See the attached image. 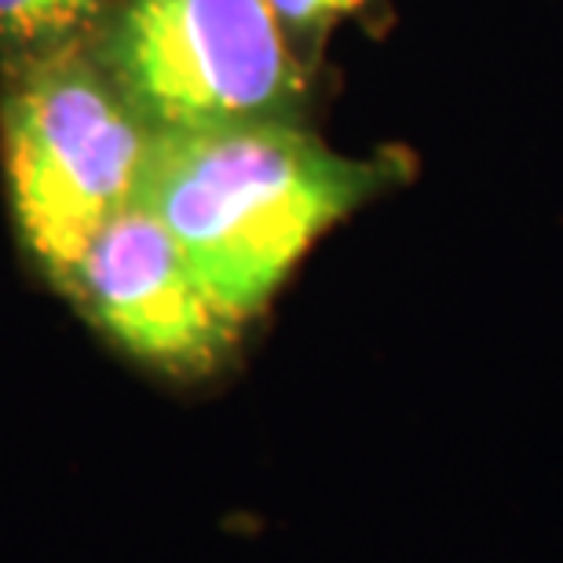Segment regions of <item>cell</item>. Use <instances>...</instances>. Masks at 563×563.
I'll return each mask as SVG.
<instances>
[{
	"label": "cell",
	"instance_id": "obj_3",
	"mask_svg": "<svg viewBox=\"0 0 563 563\" xmlns=\"http://www.w3.org/2000/svg\"><path fill=\"white\" fill-rule=\"evenodd\" d=\"M85 48L157 136L300 121L308 92L272 0H114Z\"/></svg>",
	"mask_w": 563,
	"mask_h": 563
},
{
	"label": "cell",
	"instance_id": "obj_5",
	"mask_svg": "<svg viewBox=\"0 0 563 563\" xmlns=\"http://www.w3.org/2000/svg\"><path fill=\"white\" fill-rule=\"evenodd\" d=\"M114 0H0V66L81 48Z\"/></svg>",
	"mask_w": 563,
	"mask_h": 563
},
{
	"label": "cell",
	"instance_id": "obj_6",
	"mask_svg": "<svg viewBox=\"0 0 563 563\" xmlns=\"http://www.w3.org/2000/svg\"><path fill=\"white\" fill-rule=\"evenodd\" d=\"M358 4L366 0H272L278 22L286 26L289 41L292 33H319L325 26H333L336 19L352 15Z\"/></svg>",
	"mask_w": 563,
	"mask_h": 563
},
{
	"label": "cell",
	"instance_id": "obj_4",
	"mask_svg": "<svg viewBox=\"0 0 563 563\" xmlns=\"http://www.w3.org/2000/svg\"><path fill=\"white\" fill-rule=\"evenodd\" d=\"M63 297L118 352L176 380L209 377L239 341L165 223L129 206L96 234Z\"/></svg>",
	"mask_w": 563,
	"mask_h": 563
},
{
	"label": "cell",
	"instance_id": "obj_2",
	"mask_svg": "<svg viewBox=\"0 0 563 563\" xmlns=\"http://www.w3.org/2000/svg\"><path fill=\"white\" fill-rule=\"evenodd\" d=\"M157 132L85 48L0 66V162L30 264L55 292L118 212L140 201Z\"/></svg>",
	"mask_w": 563,
	"mask_h": 563
},
{
	"label": "cell",
	"instance_id": "obj_1",
	"mask_svg": "<svg viewBox=\"0 0 563 563\" xmlns=\"http://www.w3.org/2000/svg\"><path fill=\"white\" fill-rule=\"evenodd\" d=\"M399 176L388 154H341L303 121H245L157 136L140 206L165 223L217 308L245 325L325 231Z\"/></svg>",
	"mask_w": 563,
	"mask_h": 563
}]
</instances>
